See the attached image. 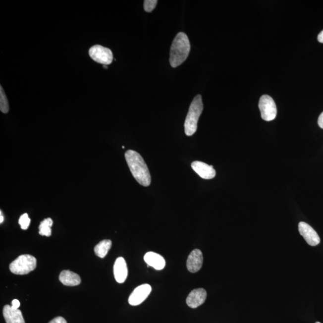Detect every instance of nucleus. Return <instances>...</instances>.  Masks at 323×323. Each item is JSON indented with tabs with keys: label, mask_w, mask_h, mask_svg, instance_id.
Segmentation results:
<instances>
[{
	"label": "nucleus",
	"mask_w": 323,
	"mask_h": 323,
	"mask_svg": "<svg viewBox=\"0 0 323 323\" xmlns=\"http://www.w3.org/2000/svg\"><path fill=\"white\" fill-rule=\"evenodd\" d=\"M125 156L129 169L137 182L144 187L151 185V175L142 157L132 150L127 151Z\"/></svg>",
	"instance_id": "f257e3e1"
},
{
	"label": "nucleus",
	"mask_w": 323,
	"mask_h": 323,
	"mask_svg": "<svg viewBox=\"0 0 323 323\" xmlns=\"http://www.w3.org/2000/svg\"><path fill=\"white\" fill-rule=\"evenodd\" d=\"M190 44L188 37L184 33H179L173 40L170 50L169 62L171 67H178L185 61L189 56Z\"/></svg>",
	"instance_id": "f03ea898"
},
{
	"label": "nucleus",
	"mask_w": 323,
	"mask_h": 323,
	"mask_svg": "<svg viewBox=\"0 0 323 323\" xmlns=\"http://www.w3.org/2000/svg\"><path fill=\"white\" fill-rule=\"evenodd\" d=\"M204 108L201 95L194 98L190 106L184 123V131L187 136H192L197 130L198 122Z\"/></svg>",
	"instance_id": "7ed1b4c3"
},
{
	"label": "nucleus",
	"mask_w": 323,
	"mask_h": 323,
	"mask_svg": "<svg viewBox=\"0 0 323 323\" xmlns=\"http://www.w3.org/2000/svg\"><path fill=\"white\" fill-rule=\"evenodd\" d=\"M36 267V258L30 255H24L11 262L9 268L11 272L16 275H26L35 269Z\"/></svg>",
	"instance_id": "20e7f679"
},
{
	"label": "nucleus",
	"mask_w": 323,
	"mask_h": 323,
	"mask_svg": "<svg viewBox=\"0 0 323 323\" xmlns=\"http://www.w3.org/2000/svg\"><path fill=\"white\" fill-rule=\"evenodd\" d=\"M259 107L262 119L269 122L275 119L277 109L275 102L269 95H264L261 97Z\"/></svg>",
	"instance_id": "39448f33"
},
{
	"label": "nucleus",
	"mask_w": 323,
	"mask_h": 323,
	"mask_svg": "<svg viewBox=\"0 0 323 323\" xmlns=\"http://www.w3.org/2000/svg\"><path fill=\"white\" fill-rule=\"evenodd\" d=\"M89 56L95 62L104 65L110 64L113 59V54L109 49L101 45L92 46L89 51Z\"/></svg>",
	"instance_id": "423d86ee"
},
{
	"label": "nucleus",
	"mask_w": 323,
	"mask_h": 323,
	"mask_svg": "<svg viewBox=\"0 0 323 323\" xmlns=\"http://www.w3.org/2000/svg\"><path fill=\"white\" fill-rule=\"evenodd\" d=\"M298 229L300 234L304 237L310 246L314 247L320 243V238L318 233L310 225L304 221L300 222Z\"/></svg>",
	"instance_id": "0eeeda50"
},
{
	"label": "nucleus",
	"mask_w": 323,
	"mask_h": 323,
	"mask_svg": "<svg viewBox=\"0 0 323 323\" xmlns=\"http://www.w3.org/2000/svg\"><path fill=\"white\" fill-rule=\"evenodd\" d=\"M152 290V287L148 284H144L137 287L129 296V304L132 306L140 305L148 298Z\"/></svg>",
	"instance_id": "6e6552de"
},
{
	"label": "nucleus",
	"mask_w": 323,
	"mask_h": 323,
	"mask_svg": "<svg viewBox=\"0 0 323 323\" xmlns=\"http://www.w3.org/2000/svg\"><path fill=\"white\" fill-rule=\"evenodd\" d=\"M203 255L201 251L199 249L193 250L187 258V269L192 273L198 272L203 267Z\"/></svg>",
	"instance_id": "1a4fd4ad"
},
{
	"label": "nucleus",
	"mask_w": 323,
	"mask_h": 323,
	"mask_svg": "<svg viewBox=\"0 0 323 323\" xmlns=\"http://www.w3.org/2000/svg\"><path fill=\"white\" fill-rule=\"evenodd\" d=\"M192 168L201 178L206 180H210L215 178L216 172L212 165L201 161H194L191 164Z\"/></svg>",
	"instance_id": "9d476101"
},
{
	"label": "nucleus",
	"mask_w": 323,
	"mask_h": 323,
	"mask_svg": "<svg viewBox=\"0 0 323 323\" xmlns=\"http://www.w3.org/2000/svg\"><path fill=\"white\" fill-rule=\"evenodd\" d=\"M207 292L204 288L192 291L186 299L187 305L191 308H197L203 305L207 299Z\"/></svg>",
	"instance_id": "9b49d317"
},
{
	"label": "nucleus",
	"mask_w": 323,
	"mask_h": 323,
	"mask_svg": "<svg viewBox=\"0 0 323 323\" xmlns=\"http://www.w3.org/2000/svg\"><path fill=\"white\" fill-rule=\"evenodd\" d=\"M114 275L115 279L119 283H123L128 275L126 262L122 257L118 258L114 265Z\"/></svg>",
	"instance_id": "f8f14e48"
},
{
	"label": "nucleus",
	"mask_w": 323,
	"mask_h": 323,
	"mask_svg": "<svg viewBox=\"0 0 323 323\" xmlns=\"http://www.w3.org/2000/svg\"><path fill=\"white\" fill-rule=\"evenodd\" d=\"M144 260L148 266L159 270L163 269L166 265L165 260L163 257L154 252L147 253L144 257Z\"/></svg>",
	"instance_id": "ddd939ff"
},
{
	"label": "nucleus",
	"mask_w": 323,
	"mask_h": 323,
	"mask_svg": "<svg viewBox=\"0 0 323 323\" xmlns=\"http://www.w3.org/2000/svg\"><path fill=\"white\" fill-rule=\"evenodd\" d=\"M3 316L6 323H25L21 311L13 309L10 305L4 306Z\"/></svg>",
	"instance_id": "4468645a"
},
{
	"label": "nucleus",
	"mask_w": 323,
	"mask_h": 323,
	"mask_svg": "<svg viewBox=\"0 0 323 323\" xmlns=\"http://www.w3.org/2000/svg\"><path fill=\"white\" fill-rule=\"evenodd\" d=\"M59 280L67 286H76L81 283L80 276L70 270H65L60 273Z\"/></svg>",
	"instance_id": "2eb2a0df"
},
{
	"label": "nucleus",
	"mask_w": 323,
	"mask_h": 323,
	"mask_svg": "<svg viewBox=\"0 0 323 323\" xmlns=\"http://www.w3.org/2000/svg\"><path fill=\"white\" fill-rule=\"evenodd\" d=\"M112 246V242L109 239H105L99 242L95 247L94 252L95 255L100 258H105L108 255L109 250H110Z\"/></svg>",
	"instance_id": "dca6fc26"
},
{
	"label": "nucleus",
	"mask_w": 323,
	"mask_h": 323,
	"mask_svg": "<svg viewBox=\"0 0 323 323\" xmlns=\"http://www.w3.org/2000/svg\"><path fill=\"white\" fill-rule=\"evenodd\" d=\"M53 225V220L51 218H45L40 223L39 227V234L42 236H51L52 235L51 227Z\"/></svg>",
	"instance_id": "f3484780"
},
{
	"label": "nucleus",
	"mask_w": 323,
	"mask_h": 323,
	"mask_svg": "<svg viewBox=\"0 0 323 323\" xmlns=\"http://www.w3.org/2000/svg\"><path fill=\"white\" fill-rule=\"evenodd\" d=\"M0 110L4 114L9 111V105L3 88L0 86Z\"/></svg>",
	"instance_id": "a211bd4d"
},
{
	"label": "nucleus",
	"mask_w": 323,
	"mask_h": 323,
	"mask_svg": "<svg viewBox=\"0 0 323 323\" xmlns=\"http://www.w3.org/2000/svg\"><path fill=\"white\" fill-rule=\"evenodd\" d=\"M31 223V219L29 218L28 214L25 213V214L22 215L19 218V224L21 226V229L23 230H27L28 228V227L30 226Z\"/></svg>",
	"instance_id": "6ab92c4d"
},
{
	"label": "nucleus",
	"mask_w": 323,
	"mask_h": 323,
	"mask_svg": "<svg viewBox=\"0 0 323 323\" xmlns=\"http://www.w3.org/2000/svg\"><path fill=\"white\" fill-rule=\"evenodd\" d=\"M158 4L157 0H146L144 1V8L147 12H151Z\"/></svg>",
	"instance_id": "aec40b11"
},
{
	"label": "nucleus",
	"mask_w": 323,
	"mask_h": 323,
	"mask_svg": "<svg viewBox=\"0 0 323 323\" xmlns=\"http://www.w3.org/2000/svg\"><path fill=\"white\" fill-rule=\"evenodd\" d=\"M49 323H67V321L62 317H57Z\"/></svg>",
	"instance_id": "412c9836"
},
{
	"label": "nucleus",
	"mask_w": 323,
	"mask_h": 323,
	"mask_svg": "<svg viewBox=\"0 0 323 323\" xmlns=\"http://www.w3.org/2000/svg\"><path fill=\"white\" fill-rule=\"evenodd\" d=\"M11 308L14 310H18L20 307V302L18 300L14 299L12 302H11Z\"/></svg>",
	"instance_id": "4be33fe9"
},
{
	"label": "nucleus",
	"mask_w": 323,
	"mask_h": 323,
	"mask_svg": "<svg viewBox=\"0 0 323 323\" xmlns=\"http://www.w3.org/2000/svg\"><path fill=\"white\" fill-rule=\"evenodd\" d=\"M318 124L320 128L323 129V112L320 115L318 119Z\"/></svg>",
	"instance_id": "5701e85b"
},
{
	"label": "nucleus",
	"mask_w": 323,
	"mask_h": 323,
	"mask_svg": "<svg viewBox=\"0 0 323 323\" xmlns=\"http://www.w3.org/2000/svg\"><path fill=\"white\" fill-rule=\"evenodd\" d=\"M317 39L320 43H323V30L320 32Z\"/></svg>",
	"instance_id": "b1692460"
},
{
	"label": "nucleus",
	"mask_w": 323,
	"mask_h": 323,
	"mask_svg": "<svg viewBox=\"0 0 323 323\" xmlns=\"http://www.w3.org/2000/svg\"><path fill=\"white\" fill-rule=\"evenodd\" d=\"M0 223H2V222L4 221V217L3 215H2V212H0Z\"/></svg>",
	"instance_id": "393cba45"
},
{
	"label": "nucleus",
	"mask_w": 323,
	"mask_h": 323,
	"mask_svg": "<svg viewBox=\"0 0 323 323\" xmlns=\"http://www.w3.org/2000/svg\"><path fill=\"white\" fill-rule=\"evenodd\" d=\"M104 67H105V68H108V67H107L106 65H104Z\"/></svg>",
	"instance_id": "a878e982"
},
{
	"label": "nucleus",
	"mask_w": 323,
	"mask_h": 323,
	"mask_svg": "<svg viewBox=\"0 0 323 323\" xmlns=\"http://www.w3.org/2000/svg\"><path fill=\"white\" fill-rule=\"evenodd\" d=\"M316 323H320V322H316Z\"/></svg>",
	"instance_id": "bb28decb"
}]
</instances>
